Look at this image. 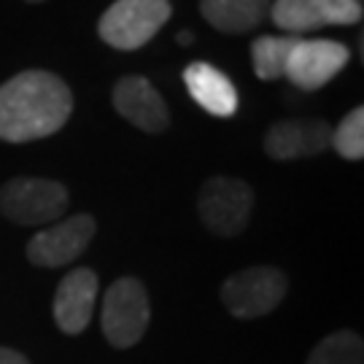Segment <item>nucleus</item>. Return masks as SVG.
<instances>
[{"label": "nucleus", "instance_id": "dca6fc26", "mask_svg": "<svg viewBox=\"0 0 364 364\" xmlns=\"http://www.w3.org/2000/svg\"><path fill=\"white\" fill-rule=\"evenodd\" d=\"M305 364H364L362 335H356L351 329L326 335L311 351Z\"/></svg>", "mask_w": 364, "mask_h": 364}, {"label": "nucleus", "instance_id": "f03ea898", "mask_svg": "<svg viewBox=\"0 0 364 364\" xmlns=\"http://www.w3.org/2000/svg\"><path fill=\"white\" fill-rule=\"evenodd\" d=\"M173 14L170 0H117L100 16V38L122 52H135L146 46L165 27Z\"/></svg>", "mask_w": 364, "mask_h": 364}, {"label": "nucleus", "instance_id": "0eeeda50", "mask_svg": "<svg viewBox=\"0 0 364 364\" xmlns=\"http://www.w3.org/2000/svg\"><path fill=\"white\" fill-rule=\"evenodd\" d=\"M351 60V49L340 41L329 38H299L289 52L284 76L305 92L326 87Z\"/></svg>", "mask_w": 364, "mask_h": 364}, {"label": "nucleus", "instance_id": "9d476101", "mask_svg": "<svg viewBox=\"0 0 364 364\" xmlns=\"http://www.w3.org/2000/svg\"><path fill=\"white\" fill-rule=\"evenodd\" d=\"M332 146V124L324 119H284L264 132V151L278 162L308 159Z\"/></svg>", "mask_w": 364, "mask_h": 364}, {"label": "nucleus", "instance_id": "6e6552de", "mask_svg": "<svg viewBox=\"0 0 364 364\" xmlns=\"http://www.w3.org/2000/svg\"><path fill=\"white\" fill-rule=\"evenodd\" d=\"M270 19L287 36H302L329 25H359L362 3L356 0H275L270 3Z\"/></svg>", "mask_w": 364, "mask_h": 364}, {"label": "nucleus", "instance_id": "aec40b11", "mask_svg": "<svg viewBox=\"0 0 364 364\" xmlns=\"http://www.w3.org/2000/svg\"><path fill=\"white\" fill-rule=\"evenodd\" d=\"M27 3H43V0H27Z\"/></svg>", "mask_w": 364, "mask_h": 364}, {"label": "nucleus", "instance_id": "412c9836", "mask_svg": "<svg viewBox=\"0 0 364 364\" xmlns=\"http://www.w3.org/2000/svg\"><path fill=\"white\" fill-rule=\"evenodd\" d=\"M356 3H362V0H356Z\"/></svg>", "mask_w": 364, "mask_h": 364}, {"label": "nucleus", "instance_id": "a211bd4d", "mask_svg": "<svg viewBox=\"0 0 364 364\" xmlns=\"http://www.w3.org/2000/svg\"><path fill=\"white\" fill-rule=\"evenodd\" d=\"M0 364H30L22 356L19 351H14V348H6V346H0Z\"/></svg>", "mask_w": 364, "mask_h": 364}, {"label": "nucleus", "instance_id": "ddd939ff", "mask_svg": "<svg viewBox=\"0 0 364 364\" xmlns=\"http://www.w3.org/2000/svg\"><path fill=\"white\" fill-rule=\"evenodd\" d=\"M183 84L192 100L213 117H232L237 111L235 84L210 63H189L183 70Z\"/></svg>", "mask_w": 364, "mask_h": 364}, {"label": "nucleus", "instance_id": "f257e3e1", "mask_svg": "<svg viewBox=\"0 0 364 364\" xmlns=\"http://www.w3.org/2000/svg\"><path fill=\"white\" fill-rule=\"evenodd\" d=\"M73 92L49 70H25L0 84V141L30 144L65 127Z\"/></svg>", "mask_w": 364, "mask_h": 364}, {"label": "nucleus", "instance_id": "f3484780", "mask_svg": "<svg viewBox=\"0 0 364 364\" xmlns=\"http://www.w3.org/2000/svg\"><path fill=\"white\" fill-rule=\"evenodd\" d=\"M332 149L338 151L343 159L359 162L364 156V108L356 105L348 111L343 122L332 130Z\"/></svg>", "mask_w": 364, "mask_h": 364}, {"label": "nucleus", "instance_id": "6ab92c4d", "mask_svg": "<svg viewBox=\"0 0 364 364\" xmlns=\"http://www.w3.org/2000/svg\"><path fill=\"white\" fill-rule=\"evenodd\" d=\"M178 43L189 46V43H192V33H189V30H186V33H178Z\"/></svg>", "mask_w": 364, "mask_h": 364}, {"label": "nucleus", "instance_id": "7ed1b4c3", "mask_svg": "<svg viewBox=\"0 0 364 364\" xmlns=\"http://www.w3.org/2000/svg\"><path fill=\"white\" fill-rule=\"evenodd\" d=\"M149 318H151V302L144 284L132 275L117 278L105 291L103 313H100L105 340L114 348H132L146 335Z\"/></svg>", "mask_w": 364, "mask_h": 364}, {"label": "nucleus", "instance_id": "9b49d317", "mask_svg": "<svg viewBox=\"0 0 364 364\" xmlns=\"http://www.w3.org/2000/svg\"><path fill=\"white\" fill-rule=\"evenodd\" d=\"M114 108L130 124L144 132H165L170 127V111L154 84L144 76H124L114 87Z\"/></svg>", "mask_w": 364, "mask_h": 364}, {"label": "nucleus", "instance_id": "2eb2a0df", "mask_svg": "<svg viewBox=\"0 0 364 364\" xmlns=\"http://www.w3.org/2000/svg\"><path fill=\"white\" fill-rule=\"evenodd\" d=\"M302 36H262L251 43V63H254V73L262 81H275L284 78L287 73L289 52L294 49V43Z\"/></svg>", "mask_w": 364, "mask_h": 364}, {"label": "nucleus", "instance_id": "423d86ee", "mask_svg": "<svg viewBox=\"0 0 364 364\" xmlns=\"http://www.w3.org/2000/svg\"><path fill=\"white\" fill-rule=\"evenodd\" d=\"M254 208V189L240 178L213 176L203 183L197 210L205 230L219 237H235L248 227Z\"/></svg>", "mask_w": 364, "mask_h": 364}, {"label": "nucleus", "instance_id": "20e7f679", "mask_svg": "<svg viewBox=\"0 0 364 364\" xmlns=\"http://www.w3.org/2000/svg\"><path fill=\"white\" fill-rule=\"evenodd\" d=\"M65 183L52 178H11L0 186V213L22 227L52 224L68 210Z\"/></svg>", "mask_w": 364, "mask_h": 364}, {"label": "nucleus", "instance_id": "1a4fd4ad", "mask_svg": "<svg viewBox=\"0 0 364 364\" xmlns=\"http://www.w3.org/2000/svg\"><path fill=\"white\" fill-rule=\"evenodd\" d=\"M95 232H97V224L90 213H76L70 219L49 224L46 230L30 237L27 259L38 267H63L87 251Z\"/></svg>", "mask_w": 364, "mask_h": 364}, {"label": "nucleus", "instance_id": "39448f33", "mask_svg": "<svg viewBox=\"0 0 364 364\" xmlns=\"http://www.w3.org/2000/svg\"><path fill=\"white\" fill-rule=\"evenodd\" d=\"M289 291L284 270L270 264H257L232 273L221 284V302L235 318H259L273 313Z\"/></svg>", "mask_w": 364, "mask_h": 364}, {"label": "nucleus", "instance_id": "4468645a", "mask_svg": "<svg viewBox=\"0 0 364 364\" xmlns=\"http://www.w3.org/2000/svg\"><path fill=\"white\" fill-rule=\"evenodd\" d=\"M200 14L219 33L240 36L270 16V0H200Z\"/></svg>", "mask_w": 364, "mask_h": 364}, {"label": "nucleus", "instance_id": "f8f14e48", "mask_svg": "<svg viewBox=\"0 0 364 364\" xmlns=\"http://www.w3.org/2000/svg\"><path fill=\"white\" fill-rule=\"evenodd\" d=\"M97 297V275L90 267H76L60 281L54 294V321L65 335H81L92 321Z\"/></svg>", "mask_w": 364, "mask_h": 364}]
</instances>
